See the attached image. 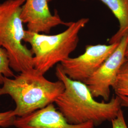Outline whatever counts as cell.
<instances>
[{
	"label": "cell",
	"instance_id": "6",
	"mask_svg": "<svg viewBox=\"0 0 128 128\" xmlns=\"http://www.w3.org/2000/svg\"><path fill=\"white\" fill-rule=\"evenodd\" d=\"M128 43L127 34L119 42L114 52L84 82L94 98L102 97L104 101H109L110 88L114 86L120 69L126 60L125 50Z\"/></svg>",
	"mask_w": 128,
	"mask_h": 128
},
{
	"label": "cell",
	"instance_id": "4",
	"mask_svg": "<svg viewBox=\"0 0 128 128\" xmlns=\"http://www.w3.org/2000/svg\"><path fill=\"white\" fill-rule=\"evenodd\" d=\"M25 0H6L0 4V47L6 50L10 66L21 73L33 68L31 50L23 45L26 30L20 18Z\"/></svg>",
	"mask_w": 128,
	"mask_h": 128
},
{
	"label": "cell",
	"instance_id": "1",
	"mask_svg": "<svg viewBox=\"0 0 128 128\" xmlns=\"http://www.w3.org/2000/svg\"><path fill=\"white\" fill-rule=\"evenodd\" d=\"M58 79L63 82L64 89L55 100L58 110L69 123L74 124L91 122L94 126L112 121L121 110L119 96H114L107 102L94 99L84 82L73 80L64 73L60 64L56 69Z\"/></svg>",
	"mask_w": 128,
	"mask_h": 128
},
{
	"label": "cell",
	"instance_id": "17",
	"mask_svg": "<svg viewBox=\"0 0 128 128\" xmlns=\"http://www.w3.org/2000/svg\"></svg>",
	"mask_w": 128,
	"mask_h": 128
},
{
	"label": "cell",
	"instance_id": "9",
	"mask_svg": "<svg viewBox=\"0 0 128 128\" xmlns=\"http://www.w3.org/2000/svg\"><path fill=\"white\" fill-rule=\"evenodd\" d=\"M100 0L108 7L119 22V30L111 37L109 44L119 43L128 34V0Z\"/></svg>",
	"mask_w": 128,
	"mask_h": 128
},
{
	"label": "cell",
	"instance_id": "11",
	"mask_svg": "<svg viewBox=\"0 0 128 128\" xmlns=\"http://www.w3.org/2000/svg\"><path fill=\"white\" fill-rule=\"evenodd\" d=\"M10 66L9 56L4 48L0 47V85H2L4 77L13 78L15 76Z\"/></svg>",
	"mask_w": 128,
	"mask_h": 128
},
{
	"label": "cell",
	"instance_id": "2",
	"mask_svg": "<svg viewBox=\"0 0 128 128\" xmlns=\"http://www.w3.org/2000/svg\"><path fill=\"white\" fill-rule=\"evenodd\" d=\"M64 89L62 81H50L33 68L14 78L4 77L0 96H10L16 104L15 114L22 117L54 103Z\"/></svg>",
	"mask_w": 128,
	"mask_h": 128
},
{
	"label": "cell",
	"instance_id": "16",
	"mask_svg": "<svg viewBox=\"0 0 128 128\" xmlns=\"http://www.w3.org/2000/svg\"><path fill=\"white\" fill-rule=\"evenodd\" d=\"M48 0V2H51V1H52V0Z\"/></svg>",
	"mask_w": 128,
	"mask_h": 128
},
{
	"label": "cell",
	"instance_id": "10",
	"mask_svg": "<svg viewBox=\"0 0 128 128\" xmlns=\"http://www.w3.org/2000/svg\"><path fill=\"white\" fill-rule=\"evenodd\" d=\"M112 88L116 96L128 97V60H126L120 69Z\"/></svg>",
	"mask_w": 128,
	"mask_h": 128
},
{
	"label": "cell",
	"instance_id": "13",
	"mask_svg": "<svg viewBox=\"0 0 128 128\" xmlns=\"http://www.w3.org/2000/svg\"><path fill=\"white\" fill-rule=\"evenodd\" d=\"M111 122L112 128H128L122 109L120 110L117 116L112 120Z\"/></svg>",
	"mask_w": 128,
	"mask_h": 128
},
{
	"label": "cell",
	"instance_id": "7",
	"mask_svg": "<svg viewBox=\"0 0 128 128\" xmlns=\"http://www.w3.org/2000/svg\"><path fill=\"white\" fill-rule=\"evenodd\" d=\"M48 0H25L20 14L23 23H26L28 30L49 34L52 28L60 25L68 26L60 17L57 12L51 14Z\"/></svg>",
	"mask_w": 128,
	"mask_h": 128
},
{
	"label": "cell",
	"instance_id": "8",
	"mask_svg": "<svg viewBox=\"0 0 128 128\" xmlns=\"http://www.w3.org/2000/svg\"><path fill=\"white\" fill-rule=\"evenodd\" d=\"M14 126L17 128H94L92 123H69L53 103L29 114L17 117Z\"/></svg>",
	"mask_w": 128,
	"mask_h": 128
},
{
	"label": "cell",
	"instance_id": "3",
	"mask_svg": "<svg viewBox=\"0 0 128 128\" xmlns=\"http://www.w3.org/2000/svg\"><path fill=\"white\" fill-rule=\"evenodd\" d=\"M88 18L71 22L63 32L48 35L26 30L24 41L31 46L33 68L45 74L55 64L70 57L79 42V33L88 23Z\"/></svg>",
	"mask_w": 128,
	"mask_h": 128
},
{
	"label": "cell",
	"instance_id": "14",
	"mask_svg": "<svg viewBox=\"0 0 128 128\" xmlns=\"http://www.w3.org/2000/svg\"><path fill=\"white\" fill-rule=\"evenodd\" d=\"M120 102L122 107H124L128 108V97L126 96H119Z\"/></svg>",
	"mask_w": 128,
	"mask_h": 128
},
{
	"label": "cell",
	"instance_id": "5",
	"mask_svg": "<svg viewBox=\"0 0 128 128\" xmlns=\"http://www.w3.org/2000/svg\"><path fill=\"white\" fill-rule=\"evenodd\" d=\"M119 43L87 45L82 55L69 57L60 63L62 70L69 78L84 82L114 52Z\"/></svg>",
	"mask_w": 128,
	"mask_h": 128
},
{
	"label": "cell",
	"instance_id": "12",
	"mask_svg": "<svg viewBox=\"0 0 128 128\" xmlns=\"http://www.w3.org/2000/svg\"><path fill=\"white\" fill-rule=\"evenodd\" d=\"M16 117L14 110L0 112V127L7 128L14 126V122Z\"/></svg>",
	"mask_w": 128,
	"mask_h": 128
},
{
	"label": "cell",
	"instance_id": "15",
	"mask_svg": "<svg viewBox=\"0 0 128 128\" xmlns=\"http://www.w3.org/2000/svg\"><path fill=\"white\" fill-rule=\"evenodd\" d=\"M125 58L126 60H128V43L125 50Z\"/></svg>",
	"mask_w": 128,
	"mask_h": 128
}]
</instances>
